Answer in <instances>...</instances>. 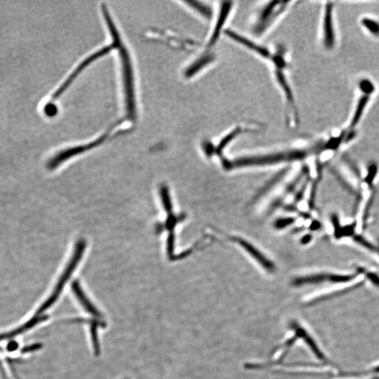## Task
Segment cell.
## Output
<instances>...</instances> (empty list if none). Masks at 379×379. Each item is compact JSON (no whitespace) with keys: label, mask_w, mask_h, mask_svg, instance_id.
<instances>
[{"label":"cell","mask_w":379,"mask_h":379,"mask_svg":"<svg viewBox=\"0 0 379 379\" xmlns=\"http://www.w3.org/2000/svg\"><path fill=\"white\" fill-rule=\"evenodd\" d=\"M86 242H85V240H83V239L78 241L77 244H75L74 252H73V256H72L71 261L68 263L64 273L61 276L53 293L50 297V298L42 305L41 308H40L39 311L41 313H43L44 312L46 311L47 309L52 306L55 303L56 300L58 299V298H59V295L61 294V291L64 289L65 284L67 282L68 279L71 277L72 274L74 272L75 269L78 266V263L81 261L84 252H85V249H86Z\"/></svg>","instance_id":"52a82bcc"},{"label":"cell","mask_w":379,"mask_h":379,"mask_svg":"<svg viewBox=\"0 0 379 379\" xmlns=\"http://www.w3.org/2000/svg\"><path fill=\"white\" fill-rule=\"evenodd\" d=\"M104 17L105 20H106V24H107L108 30H109L110 32H111V36L112 37V39H113V43H112L111 45H109V46L104 47V48L95 52V53L91 55L90 57L87 58L85 61H83V62L77 67L76 69L72 73V74L68 77L67 80L62 84V85L56 91L55 93L52 95V99H51V100L49 103L54 104V101L57 100V99L62 95L65 91L67 90L70 85L73 83V82L74 81L75 78H76L77 77H78V75H79L80 73H81L82 72H83L84 70L89 66V65H90L92 62H94V61L99 59V58L103 57V56L106 55V54L111 52L112 50L118 48L119 45H120V44L121 43L122 41L121 38H120V35H119L118 29H117L116 26H115L113 19H112L111 15H110V14L108 13V12H105L104 14Z\"/></svg>","instance_id":"277c9868"},{"label":"cell","mask_w":379,"mask_h":379,"mask_svg":"<svg viewBox=\"0 0 379 379\" xmlns=\"http://www.w3.org/2000/svg\"><path fill=\"white\" fill-rule=\"evenodd\" d=\"M354 240L359 244V245L362 246L363 247L368 249V250L371 251H377V248L375 247L374 245H373L371 242L366 240L364 237H361V235H355V236H354Z\"/></svg>","instance_id":"44dd1931"},{"label":"cell","mask_w":379,"mask_h":379,"mask_svg":"<svg viewBox=\"0 0 379 379\" xmlns=\"http://www.w3.org/2000/svg\"><path fill=\"white\" fill-rule=\"evenodd\" d=\"M224 36L263 61L269 62L271 59L272 50L258 43L254 38L244 36L242 33L230 29L225 31Z\"/></svg>","instance_id":"ba28073f"},{"label":"cell","mask_w":379,"mask_h":379,"mask_svg":"<svg viewBox=\"0 0 379 379\" xmlns=\"http://www.w3.org/2000/svg\"><path fill=\"white\" fill-rule=\"evenodd\" d=\"M378 173V166L375 162H372L368 165L367 176L365 178V181L367 183L369 186H371L375 176Z\"/></svg>","instance_id":"d6986e66"},{"label":"cell","mask_w":379,"mask_h":379,"mask_svg":"<svg viewBox=\"0 0 379 379\" xmlns=\"http://www.w3.org/2000/svg\"><path fill=\"white\" fill-rule=\"evenodd\" d=\"M233 240L240 244L241 247L245 249L254 259L258 262L266 270L269 272H273L275 270V265L270 260L265 257L261 251L258 250L252 244L249 243L247 240H243L240 237H233Z\"/></svg>","instance_id":"5bb4252c"},{"label":"cell","mask_w":379,"mask_h":379,"mask_svg":"<svg viewBox=\"0 0 379 379\" xmlns=\"http://www.w3.org/2000/svg\"><path fill=\"white\" fill-rule=\"evenodd\" d=\"M363 24L374 36H379V24L371 19H364L362 21Z\"/></svg>","instance_id":"ffe728a7"},{"label":"cell","mask_w":379,"mask_h":379,"mask_svg":"<svg viewBox=\"0 0 379 379\" xmlns=\"http://www.w3.org/2000/svg\"><path fill=\"white\" fill-rule=\"evenodd\" d=\"M39 347H40V345H38V344H35V345H31V346L24 347V350H22V352H31V351L37 350V349L39 348Z\"/></svg>","instance_id":"484cf974"},{"label":"cell","mask_w":379,"mask_h":379,"mask_svg":"<svg viewBox=\"0 0 379 379\" xmlns=\"http://www.w3.org/2000/svg\"><path fill=\"white\" fill-rule=\"evenodd\" d=\"M368 99H369V95L368 94H364L362 97L361 98L359 103L357 104V109L354 112L353 118H352V122H351L350 127L353 128L357 125L358 122L360 120L361 115L363 114L365 108H366V104H368Z\"/></svg>","instance_id":"e0dca14e"},{"label":"cell","mask_w":379,"mask_h":379,"mask_svg":"<svg viewBox=\"0 0 379 379\" xmlns=\"http://www.w3.org/2000/svg\"><path fill=\"white\" fill-rule=\"evenodd\" d=\"M293 221H294L293 218H284V219L277 220V221H276L275 225L277 228H285L287 225L293 223Z\"/></svg>","instance_id":"cb8c5ba5"},{"label":"cell","mask_w":379,"mask_h":379,"mask_svg":"<svg viewBox=\"0 0 379 379\" xmlns=\"http://www.w3.org/2000/svg\"><path fill=\"white\" fill-rule=\"evenodd\" d=\"M329 274L320 273L315 274L306 277H298L293 281L292 284L294 286L305 285V284H320V283L329 282Z\"/></svg>","instance_id":"2e32d148"},{"label":"cell","mask_w":379,"mask_h":379,"mask_svg":"<svg viewBox=\"0 0 379 379\" xmlns=\"http://www.w3.org/2000/svg\"><path fill=\"white\" fill-rule=\"evenodd\" d=\"M182 3L202 22L209 24L212 22L215 15V8L207 2L184 0Z\"/></svg>","instance_id":"7c38bea8"},{"label":"cell","mask_w":379,"mask_h":379,"mask_svg":"<svg viewBox=\"0 0 379 379\" xmlns=\"http://www.w3.org/2000/svg\"><path fill=\"white\" fill-rule=\"evenodd\" d=\"M292 2L268 1L261 3L251 15L250 31L254 39L264 38L291 8Z\"/></svg>","instance_id":"7a4b0ae2"},{"label":"cell","mask_w":379,"mask_h":379,"mask_svg":"<svg viewBox=\"0 0 379 379\" xmlns=\"http://www.w3.org/2000/svg\"><path fill=\"white\" fill-rule=\"evenodd\" d=\"M268 63L271 67L274 82L284 103L286 124L289 127L296 126L299 118L296 97L288 74L290 62L287 50L282 45L276 47L272 50L271 59Z\"/></svg>","instance_id":"6da1fadb"},{"label":"cell","mask_w":379,"mask_h":379,"mask_svg":"<svg viewBox=\"0 0 379 379\" xmlns=\"http://www.w3.org/2000/svg\"><path fill=\"white\" fill-rule=\"evenodd\" d=\"M258 129H259V127L253 125L241 124V125L235 126L220 139L219 142L216 145V146H214L215 153L221 155L223 153V150L229 146L234 140L236 139L241 135H243L246 133L251 132Z\"/></svg>","instance_id":"8fae6325"},{"label":"cell","mask_w":379,"mask_h":379,"mask_svg":"<svg viewBox=\"0 0 379 379\" xmlns=\"http://www.w3.org/2000/svg\"><path fill=\"white\" fill-rule=\"evenodd\" d=\"M366 278L373 285L379 288V275L375 272H368L366 275Z\"/></svg>","instance_id":"d4e9b609"},{"label":"cell","mask_w":379,"mask_h":379,"mask_svg":"<svg viewBox=\"0 0 379 379\" xmlns=\"http://www.w3.org/2000/svg\"><path fill=\"white\" fill-rule=\"evenodd\" d=\"M111 131L108 130L107 132L105 133L102 136H100L99 139L94 141L84 146L73 147V148H68V149L63 150L60 153H57L53 158L51 159L47 164V168L50 170L55 169L59 165H61L63 162L66 161L68 159L73 158L75 155H78L80 153H83L87 150L92 149L94 147H97L101 144L105 140H106L108 136L111 134Z\"/></svg>","instance_id":"30bf717a"},{"label":"cell","mask_w":379,"mask_h":379,"mask_svg":"<svg viewBox=\"0 0 379 379\" xmlns=\"http://www.w3.org/2000/svg\"><path fill=\"white\" fill-rule=\"evenodd\" d=\"M119 56L121 63L122 87L125 101V118L129 121H135L137 118L134 83V70L128 51L121 43L119 45Z\"/></svg>","instance_id":"3957f363"},{"label":"cell","mask_w":379,"mask_h":379,"mask_svg":"<svg viewBox=\"0 0 379 379\" xmlns=\"http://www.w3.org/2000/svg\"><path fill=\"white\" fill-rule=\"evenodd\" d=\"M368 373H379V365L378 366H375V367L372 368V369L370 370L369 371H368Z\"/></svg>","instance_id":"f546056e"},{"label":"cell","mask_w":379,"mask_h":379,"mask_svg":"<svg viewBox=\"0 0 379 379\" xmlns=\"http://www.w3.org/2000/svg\"><path fill=\"white\" fill-rule=\"evenodd\" d=\"M291 327L292 328L293 331H294V334L296 335L297 338H301L305 342V343L307 344V345L312 351L316 357L318 358L319 360L326 361V358L324 353L319 348L315 340L310 336L307 331H305L303 327H301L299 324L296 322H293L291 324Z\"/></svg>","instance_id":"9a60e30c"},{"label":"cell","mask_w":379,"mask_h":379,"mask_svg":"<svg viewBox=\"0 0 379 379\" xmlns=\"http://www.w3.org/2000/svg\"><path fill=\"white\" fill-rule=\"evenodd\" d=\"M308 153L306 150H291L269 154L255 155V156L244 157L234 160L224 161L223 165L225 168H235V167H248V166H264L275 165L282 162L296 161L306 158Z\"/></svg>","instance_id":"5b68a950"},{"label":"cell","mask_w":379,"mask_h":379,"mask_svg":"<svg viewBox=\"0 0 379 379\" xmlns=\"http://www.w3.org/2000/svg\"><path fill=\"white\" fill-rule=\"evenodd\" d=\"M19 347V344L17 343V342L15 341H12L11 343H9L8 346V350L9 351H15L17 350V348H18Z\"/></svg>","instance_id":"4316f807"},{"label":"cell","mask_w":379,"mask_h":379,"mask_svg":"<svg viewBox=\"0 0 379 379\" xmlns=\"http://www.w3.org/2000/svg\"><path fill=\"white\" fill-rule=\"evenodd\" d=\"M333 6L328 3L324 12L323 21V43L326 49L333 48L335 43L332 19Z\"/></svg>","instance_id":"4fadbf2b"},{"label":"cell","mask_w":379,"mask_h":379,"mask_svg":"<svg viewBox=\"0 0 379 379\" xmlns=\"http://www.w3.org/2000/svg\"><path fill=\"white\" fill-rule=\"evenodd\" d=\"M321 227L320 223H319L318 221H314L313 223H312L311 225H310V229L312 230H318L319 228Z\"/></svg>","instance_id":"f1b7e54d"},{"label":"cell","mask_w":379,"mask_h":379,"mask_svg":"<svg viewBox=\"0 0 379 379\" xmlns=\"http://www.w3.org/2000/svg\"><path fill=\"white\" fill-rule=\"evenodd\" d=\"M217 59V55L213 50L204 48L187 65L183 70V77L190 80L201 76L216 64Z\"/></svg>","instance_id":"9c48e42d"},{"label":"cell","mask_w":379,"mask_h":379,"mask_svg":"<svg viewBox=\"0 0 379 379\" xmlns=\"http://www.w3.org/2000/svg\"><path fill=\"white\" fill-rule=\"evenodd\" d=\"M361 90L364 92L365 94H368L370 95L374 90L373 85L367 80H364V81L361 82L360 84Z\"/></svg>","instance_id":"603a6c76"},{"label":"cell","mask_w":379,"mask_h":379,"mask_svg":"<svg viewBox=\"0 0 379 379\" xmlns=\"http://www.w3.org/2000/svg\"><path fill=\"white\" fill-rule=\"evenodd\" d=\"M312 240V236L310 235H305L303 238L301 239V243L306 244L309 243Z\"/></svg>","instance_id":"83f0119b"},{"label":"cell","mask_w":379,"mask_h":379,"mask_svg":"<svg viewBox=\"0 0 379 379\" xmlns=\"http://www.w3.org/2000/svg\"><path fill=\"white\" fill-rule=\"evenodd\" d=\"M236 10V3L233 1L218 2L215 7V15L211 22V29L208 35L204 48L213 50L222 36L228 30V24Z\"/></svg>","instance_id":"8992f818"},{"label":"cell","mask_w":379,"mask_h":379,"mask_svg":"<svg viewBox=\"0 0 379 379\" xmlns=\"http://www.w3.org/2000/svg\"><path fill=\"white\" fill-rule=\"evenodd\" d=\"M44 111H45V114H46L47 116H54V115L57 114V106L54 104H52V103H47V104L45 105V110H44Z\"/></svg>","instance_id":"7402d4cb"},{"label":"cell","mask_w":379,"mask_h":379,"mask_svg":"<svg viewBox=\"0 0 379 379\" xmlns=\"http://www.w3.org/2000/svg\"><path fill=\"white\" fill-rule=\"evenodd\" d=\"M160 193H161L162 203H163L165 211L169 214H172V204L167 187L162 186L160 190Z\"/></svg>","instance_id":"ac0fdd59"}]
</instances>
